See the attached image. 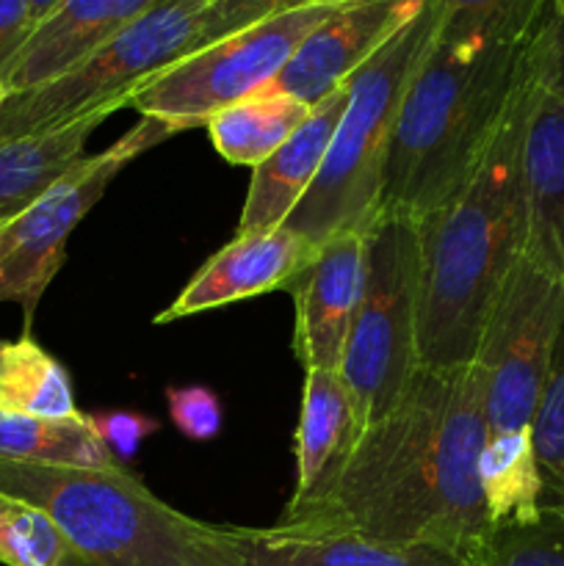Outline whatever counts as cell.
I'll return each instance as SVG.
<instances>
[{
    "instance_id": "1",
    "label": "cell",
    "mask_w": 564,
    "mask_h": 566,
    "mask_svg": "<svg viewBox=\"0 0 564 566\" xmlns=\"http://www.w3.org/2000/svg\"><path fill=\"white\" fill-rule=\"evenodd\" d=\"M484 442L476 363L420 368L401 401L359 431L335 473L304 501H288L280 525L473 556L490 531L479 481Z\"/></svg>"
},
{
    "instance_id": "2",
    "label": "cell",
    "mask_w": 564,
    "mask_h": 566,
    "mask_svg": "<svg viewBox=\"0 0 564 566\" xmlns=\"http://www.w3.org/2000/svg\"><path fill=\"white\" fill-rule=\"evenodd\" d=\"M545 25L525 53L518 88L470 180L429 219L420 238V368L448 370L479 354L490 315L525 254L523 147L542 77Z\"/></svg>"
},
{
    "instance_id": "3",
    "label": "cell",
    "mask_w": 564,
    "mask_h": 566,
    "mask_svg": "<svg viewBox=\"0 0 564 566\" xmlns=\"http://www.w3.org/2000/svg\"><path fill=\"white\" fill-rule=\"evenodd\" d=\"M529 44L437 31L393 122L376 219L418 224L451 202L506 114Z\"/></svg>"
},
{
    "instance_id": "4",
    "label": "cell",
    "mask_w": 564,
    "mask_h": 566,
    "mask_svg": "<svg viewBox=\"0 0 564 566\" xmlns=\"http://www.w3.org/2000/svg\"><path fill=\"white\" fill-rule=\"evenodd\" d=\"M0 495L48 512L86 566H249L236 525L177 512L125 464L50 468L0 457Z\"/></svg>"
},
{
    "instance_id": "5",
    "label": "cell",
    "mask_w": 564,
    "mask_h": 566,
    "mask_svg": "<svg viewBox=\"0 0 564 566\" xmlns=\"http://www.w3.org/2000/svg\"><path fill=\"white\" fill-rule=\"evenodd\" d=\"M437 31L440 0H426L424 9L348 77V99L330 153L313 186L288 216V227L324 243L343 227L374 224L393 122Z\"/></svg>"
},
{
    "instance_id": "6",
    "label": "cell",
    "mask_w": 564,
    "mask_h": 566,
    "mask_svg": "<svg viewBox=\"0 0 564 566\" xmlns=\"http://www.w3.org/2000/svg\"><path fill=\"white\" fill-rule=\"evenodd\" d=\"M418 304V224L376 219L370 227L365 296L337 370L354 401L359 431L385 418L420 370Z\"/></svg>"
},
{
    "instance_id": "7",
    "label": "cell",
    "mask_w": 564,
    "mask_h": 566,
    "mask_svg": "<svg viewBox=\"0 0 564 566\" xmlns=\"http://www.w3.org/2000/svg\"><path fill=\"white\" fill-rule=\"evenodd\" d=\"M208 3L210 0H158L64 75L28 92L9 94L0 111V142L66 125L103 105L127 108L138 86L194 53L199 17Z\"/></svg>"
},
{
    "instance_id": "8",
    "label": "cell",
    "mask_w": 564,
    "mask_h": 566,
    "mask_svg": "<svg viewBox=\"0 0 564 566\" xmlns=\"http://www.w3.org/2000/svg\"><path fill=\"white\" fill-rule=\"evenodd\" d=\"M346 0H324L249 25L186 55L136 88L130 108L177 130L205 127L227 105L276 81L299 44Z\"/></svg>"
},
{
    "instance_id": "9",
    "label": "cell",
    "mask_w": 564,
    "mask_h": 566,
    "mask_svg": "<svg viewBox=\"0 0 564 566\" xmlns=\"http://www.w3.org/2000/svg\"><path fill=\"white\" fill-rule=\"evenodd\" d=\"M177 127L160 119L138 122L119 142L94 155H83L61 180H55L36 202L0 224V302L20 304L31 324L53 276L66 258V241L75 227L105 197L111 182L138 155L177 136Z\"/></svg>"
},
{
    "instance_id": "10",
    "label": "cell",
    "mask_w": 564,
    "mask_h": 566,
    "mask_svg": "<svg viewBox=\"0 0 564 566\" xmlns=\"http://www.w3.org/2000/svg\"><path fill=\"white\" fill-rule=\"evenodd\" d=\"M562 329L564 282L523 254L473 359L484 385L487 440L531 437Z\"/></svg>"
},
{
    "instance_id": "11",
    "label": "cell",
    "mask_w": 564,
    "mask_h": 566,
    "mask_svg": "<svg viewBox=\"0 0 564 566\" xmlns=\"http://www.w3.org/2000/svg\"><path fill=\"white\" fill-rule=\"evenodd\" d=\"M370 227L332 232L313 263L288 287L296 304L293 352L302 370H341L368 282Z\"/></svg>"
},
{
    "instance_id": "12",
    "label": "cell",
    "mask_w": 564,
    "mask_h": 566,
    "mask_svg": "<svg viewBox=\"0 0 564 566\" xmlns=\"http://www.w3.org/2000/svg\"><path fill=\"white\" fill-rule=\"evenodd\" d=\"M318 247L321 243L310 241L288 224L236 232V238L208 258V263L182 287L180 296L155 321L171 324L177 318L227 307L243 298L288 291L313 263Z\"/></svg>"
},
{
    "instance_id": "13",
    "label": "cell",
    "mask_w": 564,
    "mask_h": 566,
    "mask_svg": "<svg viewBox=\"0 0 564 566\" xmlns=\"http://www.w3.org/2000/svg\"><path fill=\"white\" fill-rule=\"evenodd\" d=\"M426 0H346L293 53L265 88L291 94L313 108L346 83L370 55L396 36Z\"/></svg>"
},
{
    "instance_id": "14",
    "label": "cell",
    "mask_w": 564,
    "mask_h": 566,
    "mask_svg": "<svg viewBox=\"0 0 564 566\" xmlns=\"http://www.w3.org/2000/svg\"><path fill=\"white\" fill-rule=\"evenodd\" d=\"M547 22L542 77L523 147L525 210H529L525 260L564 282V94L553 86L551 64H547Z\"/></svg>"
},
{
    "instance_id": "15",
    "label": "cell",
    "mask_w": 564,
    "mask_h": 566,
    "mask_svg": "<svg viewBox=\"0 0 564 566\" xmlns=\"http://www.w3.org/2000/svg\"><path fill=\"white\" fill-rule=\"evenodd\" d=\"M155 3L158 0H59L0 72L6 88L20 94L64 75Z\"/></svg>"
},
{
    "instance_id": "16",
    "label": "cell",
    "mask_w": 564,
    "mask_h": 566,
    "mask_svg": "<svg viewBox=\"0 0 564 566\" xmlns=\"http://www.w3.org/2000/svg\"><path fill=\"white\" fill-rule=\"evenodd\" d=\"M346 99L348 86L341 83L335 92H330L310 108L307 119L282 142V147H276L263 164L254 166L236 232L269 230V227L285 224L288 216L293 213L299 199L307 193L324 166Z\"/></svg>"
},
{
    "instance_id": "17",
    "label": "cell",
    "mask_w": 564,
    "mask_h": 566,
    "mask_svg": "<svg viewBox=\"0 0 564 566\" xmlns=\"http://www.w3.org/2000/svg\"><path fill=\"white\" fill-rule=\"evenodd\" d=\"M236 531L249 566H473V556L440 545H393L280 523Z\"/></svg>"
},
{
    "instance_id": "18",
    "label": "cell",
    "mask_w": 564,
    "mask_h": 566,
    "mask_svg": "<svg viewBox=\"0 0 564 566\" xmlns=\"http://www.w3.org/2000/svg\"><path fill=\"white\" fill-rule=\"evenodd\" d=\"M357 437V412H354V401L341 374L304 370L296 440H293L296 486H293L291 503L313 495L348 457Z\"/></svg>"
},
{
    "instance_id": "19",
    "label": "cell",
    "mask_w": 564,
    "mask_h": 566,
    "mask_svg": "<svg viewBox=\"0 0 564 566\" xmlns=\"http://www.w3.org/2000/svg\"><path fill=\"white\" fill-rule=\"evenodd\" d=\"M125 105H103L92 114L42 133L0 142V224L36 202L55 180L86 155L92 133Z\"/></svg>"
},
{
    "instance_id": "20",
    "label": "cell",
    "mask_w": 564,
    "mask_h": 566,
    "mask_svg": "<svg viewBox=\"0 0 564 566\" xmlns=\"http://www.w3.org/2000/svg\"><path fill=\"white\" fill-rule=\"evenodd\" d=\"M310 105L291 94L260 88L227 105L208 119V136L216 153L236 166H258L282 147L288 136L307 119Z\"/></svg>"
},
{
    "instance_id": "21",
    "label": "cell",
    "mask_w": 564,
    "mask_h": 566,
    "mask_svg": "<svg viewBox=\"0 0 564 566\" xmlns=\"http://www.w3.org/2000/svg\"><path fill=\"white\" fill-rule=\"evenodd\" d=\"M0 457L50 468H111L114 453L100 437L92 415L36 418L0 412Z\"/></svg>"
},
{
    "instance_id": "22",
    "label": "cell",
    "mask_w": 564,
    "mask_h": 566,
    "mask_svg": "<svg viewBox=\"0 0 564 566\" xmlns=\"http://www.w3.org/2000/svg\"><path fill=\"white\" fill-rule=\"evenodd\" d=\"M0 412L36 418L81 415L70 374L31 335L0 340Z\"/></svg>"
},
{
    "instance_id": "23",
    "label": "cell",
    "mask_w": 564,
    "mask_h": 566,
    "mask_svg": "<svg viewBox=\"0 0 564 566\" xmlns=\"http://www.w3.org/2000/svg\"><path fill=\"white\" fill-rule=\"evenodd\" d=\"M479 481L490 525L531 520L540 512L542 481L531 437H492L479 459Z\"/></svg>"
},
{
    "instance_id": "24",
    "label": "cell",
    "mask_w": 564,
    "mask_h": 566,
    "mask_svg": "<svg viewBox=\"0 0 564 566\" xmlns=\"http://www.w3.org/2000/svg\"><path fill=\"white\" fill-rule=\"evenodd\" d=\"M551 14L553 0H440V33L525 44Z\"/></svg>"
},
{
    "instance_id": "25",
    "label": "cell",
    "mask_w": 564,
    "mask_h": 566,
    "mask_svg": "<svg viewBox=\"0 0 564 566\" xmlns=\"http://www.w3.org/2000/svg\"><path fill=\"white\" fill-rule=\"evenodd\" d=\"M0 566H86L48 512L0 495Z\"/></svg>"
},
{
    "instance_id": "26",
    "label": "cell",
    "mask_w": 564,
    "mask_h": 566,
    "mask_svg": "<svg viewBox=\"0 0 564 566\" xmlns=\"http://www.w3.org/2000/svg\"><path fill=\"white\" fill-rule=\"evenodd\" d=\"M473 566H564V509L540 506L531 520L490 525Z\"/></svg>"
},
{
    "instance_id": "27",
    "label": "cell",
    "mask_w": 564,
    "mask_h": 566,
    "mask_svg": "<svg viewBox=\"0 0 564 566\" xmlns=\"http://www.w3.org/2000/svg\"><path fill=\"white\" fill-rule=\"evenodd\" d=\"M531 442L542 481L540 506L564 509V329L531 423Z\"/></svg>"
},
{
    "instance_id": "28",
    "label": "cell",
    "mask_w": 564,
    "mask_h": 566,
    "mask_svg": "<svg viewBox=\"0 0 564 566\" xmlns=\"http://www.w3.org/2000/svg\"><path fill=\"white\" fill-rule=\"evenodd\" d=\"M313 3H324V0H210L208 9L199 17L194 53L243 31V28L258 25V22L269 20V17L304 9V6Z\"/></svg>"
},
{
    "instance_id": "29",
    "label": "cell",
    "mask_w": 564,
    "mask_h": 566,
    "mask_svg": "<svg viewBox=\"0 0 564 566\" xmlns=\"http://www.w3.org/2000/svg\"><path fill=\"white\" fill-rule=\"evenodd\" d=\"M166 403H169V418L188 440L208 442L221 431V401L213 390L202 385L171 387L166 390Z\"/></svg>"
},
{
    "instance_id": "30",
    "label": "cell",
    "mask_w": 564,
    "mask_h": 566,
    "mask_svg": "<svg viewBox=\"0 0 564 566\" xmlns=\"http://www.w3.org/2000/svg\"><path fill=\"white\" fill-rule=\"evenodd\" d=\"M100 437L108 446V451L114 453V459H130L138 451V446L144 442V437L158 431V423L147 420L138 412H105L94 418Z\"/></svg>"
},
{
    "instance_id": "31",
    "label": "cell",
    "mask_w": 564,
    "mask_h": 566,
    "mask_svg": "<svg viewBox=\"0 0 564 566\" xmlns=\"http://www.w3.org/2000/svg\"><path fill=\"white\" fill-rule=\"evenodd\" d=\"M31 28L33 22L28 0H0V72L14 59Z\"/></svg>"
},
{
    "instance_id": "32",
    "label": "cell",
    "mask_w": 564,
    "mask_h": 566,
    "mask_svg": "<svg viewBox=\"0 0 564 566\" xmlns=\"http://www.w3.org/2000/svg\"><path fill=\"white\" fill-rule=\"evenodd\" d=\"M547 64H551L553 86L564 94V3L553 9L547 22Z\"/></svg>"
},
{
    "instance_id": "33",
    "label": "cell",
    "mask_w": 564,
    "mask_h": 566,
    "mask_svg": "<svg viewBox=\"0 0 564 566\" xmlns=\"http://www.w3.org/2000/svg\"><path fill=\"white\" fill-rule=\"evenodd\" d=\"M55 3H59V0H28V6H31V22H33V25H36V22L42 20V17L48 14V11L53 9Z\"/></svg>"
},
{
    "instance_id": "34",
    "label": "cell",
    "mask_w": 564,
    "mask_h": 566,
    "mask_svg": "<svg viewBox=\"0 0 564 566\" xmlns=\"http://www.w3.org/2000/svg\"><path fill=\"white\" fill-rule=\"evenodd\" d=\"M9 99V88H6L3 77H0V111H3V103Z\"/></svg>"
},
{
    "instance_id": "35",
    "label": "cell",
    "mask_w": 564,
    "mask_h": 566,
    "mask_svg": "<svg viewBox=\"0 0 564 566\" xmlns=\"http://www.w3.org/2000/svg\"><path fill=\"white\" fill-rule=\"evenodd\" d=\"M562 3H564V0H553V9H558Z\"/></svg>"
}]
</instances>
